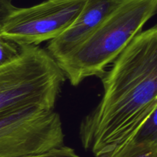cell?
I'll use <instances>...</instances> for the list:
<instances>
[{
  "mask_svg": "<svg viewBox=\"0 0 157 157\" xmlns=\"http://www.w3.org/2000/svg\"><path fill=\"white\" fill-rule=\"evenodd\" d=\"M112 157H157V141L137 139L134 135Z\"/></svg>",
  "mask_w": 157,
  "mask_h": 157,
  "instance_id": "7",
  "label": "cell"
},
{
  "mask_svg": "<svg viewBox=\"0 0 157 157\" xmlns=\"http://www.w3.org/2000/svg\"><path fill=\"white\" fill-rule=\"evenodd\" d=\"M157 110L154 111L150 116L145 121L135 135V138L142 140L157 141L156 117Z\"/></svg>",
  "mask_w": 157,
  "mask_h": 157,
  "instance_id": "9",
  "label": "cell"
},
{
  "mask_svg": "<svg viewBox=\"0 0 157 157\" xmlns=\"http://www.w3.org/2000/svg\"><path fill=\"white\" fill-rule=\"evenodd\" d=\"M19 56L0 67V116L31 108L52 110L65 76L38 46H21Z\"/></svg>",
  "mask_w": 157,
  "mask_h": 157,
  "instance_id": "3",
  "label": "cell"
},
{
  "mask_svg": "<svg viewBox=\"0 0 157 157\" xmlns=\"http://www.w3.org/2000/svg\"><path fill=\"white\" fill-rule=\"evenodd\" d=\"M21 46L0 33V67L12 62L19 56Z\"/></svg>",
  "mask_w": 157,
  "mask_h": 157,
  "instance_id": "8",
  "label": "cell"
},
{
  "mask_svg": "<svg viewBox=\"0 0 157 157\" xmlns=\"http://www.w3.org/2000/svg\"><path fill=\"white\" fill-rule=\"evenodd\" d=\"M121 0H87L72 24L59 36L48 42V53L56 61L84 42Z\"/></svg>",
  "mask_w": 157,
  "mask_h": 157,
  "instance_id": "6",
  "label": "cell"
},
{
  "mask_svg": "<svg viewBox=\"0 0 157 157\" xmlns=\"http://www.w3.org/2000/svg\"><path fill=\"white\" fill-rule=\"evenodd\" d=\"M64 146L61 116L31 108L0 116V157H26Z\"/></svg>",
  "mask_w": 157,
  "mask_h": 157,
  "instance_id": "4",
  "label": "cell"
},
{
  "mask_svg": "<svg viewBox=\"0 0 157 157\" xmlns=\"http://www.w3.org/2000/svg\"><path fill=\"white\" fill-rule=\"evenodd\" d=\"M156 11L157 0H121L84 42L56 60L65 78L78 86L89 77L101 78Z\"/></svg>",
  "mask_w": 157,
  "mask_h": 157,
  "instance_id": "2",
  "label": "cell"
},
{
  "mask_svg": "<svg viewBox=\"0 0 157 157\" xmlns=\"http://www.w3.org/2000/svg\"><path fill=\"white\" fill-rule=\"evenodd\" d=\"M13 0H0V23L15 9Z\"/></svg>",
  "mask_w": 157,
  "mask_h": 157,
  "instance_id": "11",
  "label": "cell"
},
{
  "mask_svg": "<svg viewBox=\"0 0 157 157\" xmlns=\"http://www.w3.org/2000/svg\"><path fill=\"white\" fill-rule=\"evenodd\" d=\"M87 1L46 0L30 7H16L0 23V33L19 46H38L63 33Z\"/></svg>",
  "mask_w": 157,
  "mask_h": 157,
  "instance_id": "5",
  "label": "cell"
},
{
  "mask_svg": "<svg viewBox=\"0 0 157 157\" xmlns=\"http://www.w3.org/2000/svg\"><path fill=\"white\" fill-rule=\"evenodd\" d=\"M26 157H80L76 153L75 150L72 148L67 146H63L62 147L53 149L45 153L40 154V155H32V156Z\"/></svg>",
  "mask_w": 157,
  "mask_h": 157,
  "instance_id": "10",
  "label": "cell"
},
{
  "mask_svg": "<svg viewBox=\"0 0 157 157\" xmlns=\"http://www.w3.org/2000/svg\"><path fill=\"white\" fill-rule=\"evenodd\" d=\"M104 94L81 122L79 137L94 157H112L157 110V26L142 31L101 77Z\"/></svg>",
  "mask_w": 157,
  "mask_h": 157,
  "instance_id": "1",
  "label": "cell"
}]
</instances>
